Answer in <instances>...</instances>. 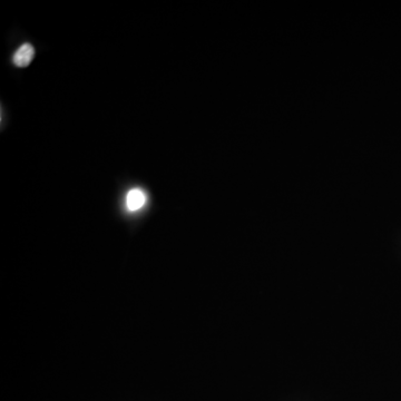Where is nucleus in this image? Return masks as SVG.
Listing matches in <instances>:
<instances>
[{"label": "nucleus", "mask_w": 401, "mask_h": 401, "mask_svg": "<svg viewBox=\"0 0 401 401\" xmlns=\"http://www.w3.org/2000/svg\"><path fill=\"white\" fill-rule=\"evenodd\" d=\"M35 57V48L30 43H26L21 45L14 52L12 61L17 67H27L30 65Z\"/></svg>", "instance_id": "obj_1"}, {"label": "nucleus", "mask_w": 401, "mask_h": 401, "mask_svg": "<svg viewBox=\"0 0 401 401\" xmlns=\"http://www.w3.org/2000/svg\"><path fill=\"white\" fill-rule=\"evenodd\" d=\"M145 201H146L145 194L141 190H139V188L130 190L128 194H127L126 205L130 211H137V210H139L145 204Z\"/></svg>", "instance_id": "obj_2"}]
</instances>
